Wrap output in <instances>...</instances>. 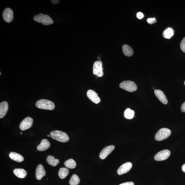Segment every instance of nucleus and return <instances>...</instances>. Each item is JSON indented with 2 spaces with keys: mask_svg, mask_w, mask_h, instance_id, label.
<instances>
[{
  "mask_svg": "<svg viewBox=\"0 0 185 185\" xmlns=\"http://www.w3.org/2000/svg\"><path fill=\"white\" fill-rule=\"evenodd\" d=\"M120 88L129 92H134L137 90V86L134 82L125 81L121 82L119 85Z\"/></svg>",
  "mask_w": 185,
  "mask_h": 185,
  "instance_id": "7ed1b4c3",
  "label": "nucleus"
},
{
  "mask_svg": "<svg viewBox=\"0 0 185 185\" xmlns=\"http://www.w3.org/2000/svg\"><path fill=\"white\" fill-rule=\"evenodd\" d=\"M119 185H134V184L132 182H127L123 183Z\"/></svg>",
  "mask_w": 185,
  "mask_h": 185,
  "instance_id": "c756f323",
  "label": "nucleus"
},
{
  "mask_svg": "<svg viewBox=\"0 0 185 185\" xmlns=\"http://www.w3.org/2000/svg\"><path fill=\"white\" fill-rule=\"evenodd\" d=\"M46 161L50 165L54 167L56 166L59 163L58 159H55L54 157L51 155L48 156L46 159Z\"/></svg>",
  "mask_w": 185,
  "mask_h": 185,
  "instance_id": "6ab92c4d",
  "label": "nucleus"
},
{
  "mask_svg": "<svg viewBox=\"0 0 185 185\" xmlns=\"http://www.w3.org/2000/svg\"><path fill=\"white\" fill-rule=\"evenodd\" d=\"M180 46L181 49L185 53V37L183 38L181 42Z\"/></svg>",
  "mask_w": 185,
  "mask_h": 185,
  "instance_id": "bb28decb",
  "label": "nucleus"
},
{
  "mask_svg": "<svg viewBox=\"0 0 185 185\" xmlns=\"http://www.w3.org/2000/svg\"><path fill=\"white\" fill-rule=\"evenodd\" d=\"M184 84L185 86V81H184Z\"/></svg>",
  "mask_w": 185,
  "mask_h": 185,
  "instance_id": "c9c22d12",
  "label": "nucleus"
},
{
  "mask_svg": "<svg viewBox=\"0 0 185 185\" xmlns=\"http://www.w3.org/2000/svg\"><path fill=\"white\" fill-rule=\"evenodd\" d=\"M79 178L76 174H74L71 176L69 181V184L70 185H78L80 183Z\"/></svg>",
  "mask_w": 185,
  "mask_h": 185,
  "instance_id": "5701e85b",
  "label": "nucleus"
},
{
  "mask_svg": "<svg viewBox=\"0 0 185 185\" xmlns=\"http://www.w3.org/2000/svg\"><path fill=\"white\" fill-rule=\"evenodd\" d=\"M35 105L38 108L48 110H53L55 108L53 102L45 99L38 100L36 102Z\"/></svg>",
  "mask_w": 185,
  "mask_h": 185,
  "instance_id": "f03ea898",
  "label": "nucleus"
},
{
  "mask_svg": "<svg viewBox=\"0 0 185 185\" xmlns=\"http://www.w3.org/2000/svg\"><path fill=\"white\" fill-rule=\"evenodd\" d=\"M20 134H22V132H20Z\"/></svg>",
  "mask_w": 185,
  "mask_h": 185,
  "instance_id": "72a5a7b5",
  "label": "nucleus"
},
{
  "mask_svg": "<svg viewBox=\"0 0 185 185\" xmlns=\"http://www.w3.org/2000/svg\"><path fill=\"white\" fill-rule=\"evenodd\" d=\"M87 96L90 101L96 104H99L101 101L98 94L93 90H88L87 92Z\"/></svg>",
  "mask_w": 185,
  "mask_h": 185,
  "instance_id": "1a4fd4ad",
  "label": "nucleus"
},
{
  "mask_svg": "<svg viewBox=\"0 0 185 185\" xmlns=\"http://www.w3.org/2000/svg\"><path fill=\"white\" fill-rule=\"evenodd\" d=\"M134 111L129 108H127L124 112V117L127 119H132L134 118Z\"/></svg>",
  "mask_w": 185,
  "mask_h": 185,
  "instance_id": "b1692460",
  "label": "nucleus"
},
{
  "mask_svg": "<svg viewBox=\"0 0 185 185\" xmlns=\"http://www.w3.org/2000/svg\"><path fill=\"white\" fill-rule=\"evenodd\" d=\"M163 35L165 38L170 39L174 35V31L172 28H168L164 31Z\"/></svg>",
  "mask_w": 185,
  "mask_h": 185,
  "instance_id": "aec40b11",
  "label": "nucleus"
},
{
  "mask_svg": "<svg viewBox=\"0 0 185 185\" xmlns=\"http://www.w3.org/2000/svg\"><path fill=\"white\" fill-rule=\"evenodd\" d=\"M156 22L155 18H149L147 19V22L150 24H152Z\"/></svg>",
  "mask_w": 185,
  "mask_h": 185,
  "instance_id": "cd10ccee",
  "label": "nucleus"
},
{
  "mask_svg": "<svg viewBox=\"0 0 185 185\" xmlns=\"http://www.w3.org/2000/svg\"><path fill=\"white\" fill-rule=\"evenodd\" d=\"M170 155V151L167 150H163L158 152L156 154L154 158L156 161H163L167 159Z\"/></svg>",
  "mask_w": 185,
  "mask_h": 185,
  "instance_id": "423d86ee",
  "label": "nucleus"
},
{
  "mask_svg": "<svg viewBox=\"0 0 185 185\" xmlns=\"http://www.w3.org/2000/svg\"><path fill=\"white\" fill-rule=\"evenodd\" d=\"M69 173V170L65 168H61L59 169L58 176L61 179H64L68 176Z\"/></svg>",
  "mask_w": 185,
  "mask_h": 185,
  "instance_id": "4be33fe9",
  "label": "nucleus"
},
{
  "mask_svg": "<svg viewBox=\"0 0 185 185\" xmlns=\"http://www.w3.org/2000/svg\"><path fill=\"white\" fill-rule=\"evenodd\" d=\"M44 15L42 13H40L38 15H35L33 18L34 21L38 23H42Z\"/></svg>",
  "mask_w": 185,
  "mask_h": 185,
  "instance_id": "a878e982",
  "label": "nucleus"
},
{
  "mask_svg": "<svg viewBox=\"0 0 185 185\" xmlns=\"http://www.w3.org/2000/svg\"><path fill=\"white\" fill-rule=\"evenodd\" d=\"M103 63L100 61L94 62L93 66V74L99 77H102L104 75Z\"/></svg>",
  "mask_w": 185,
  "mask_h": 185,
  "instance_id": "39448f33",
  "label": "nucleus"
},
{
  "mask_svg": "<svg viewBox=\"0 0 185 185\" xmlns=\"http://www.w3.org/2000/svg\"><path fill=\"white\" fill-rule=\"evenodd\" d=\"M13 172L15 176L20 178H24L27 175L26 171L23 169H15L13 170Z\"/></svg>",
  "mask_w": 185,
  "mask_h": 185,
  "instance_id": "a211bd4d",
  "label": "nucleus"
},
{
  "mask_svg": "<svg viewBox=\"0 0 185 185\" xmlns=\"http://www.w3.org/2000/svg\"><path fill=\"white\" fill-rule=\"evenodd\" d=\"M9 156L13 160L19 163L22 162L24 159V157L20 154L14 152H11L10 153Z\"/></svg>",
  "mask_w": 185,
  "mask_h": 185,
  "instance_id": "dca6fc26",
  "label": "nucleus"
},
{
  "mask_svg": "<svg viewBox=\"0 0 185 185\" xmlns=\"http://www.w3.org/2000/svg\"><path fill=\"white\" fill-rule=\"evenodd\" d=\"M122 49L123 54L127 56L130 57L134 55V50L130 46L125 44L122 46Z\"/></svg>",
  "mask_w": 185,
  "mask_h": 185,
  "instance_id": "f3484780",
  "label": "nucleus"
},
{
  "mask_svg": "<svg viewBox=\"0 0 185 185\" xmlns=\"http://www.w3.org/2000/svg\"><path fill=\"white\" fill-rule=\"evenodd\" d=\"M154 92L156 96L162 103L164 104H167L168 102L166 96L162 91L156 89L154 90Z\"/></svg>",
  "mask_w": 185,
  "mask_h": 185,
  "instance_id": "ddd939ff",
  "label": "nucleus"
},
{
  "mask_svg": "<svg viewBox=\"0 0 185 185\" xmlns=\"http://www.w3.org/2000/svg\"><path fill=\"white\" fill-rule=\"evenodd\" d=\"M144 16L143 13L141 12H138L136 14V17L139 19H141L143 18Z\"/></svg>",
  "mask_w": 185,
  "mask_h": 185,
  "instance_id": "c85d7f7f",
  "label": "nucleus"
},
{
  "mask_svg": "<svg viewBox=\"0 0 185 185\" xmlns=\"http://www.w3.org/2000/svg\"><path fill=\"white\" fill-rule=\"evenodd\" d=\"M59 1L58 0H51V3L54 4H56L59 2Z\"/></svg>",
  "mask_w": 185,
  "mask_h": 185,
  "instance_id": "2f4dec72",
  "label": "nucleus"
},
{
  "mask_svg": "<svg viewBox=\"0 0 185 185\" xmlns=\"http://www.w3.org/2000/svg\"><path fill=\"white\" fill-rule=\"evenodd\" d=\"M42 23L44 25H49L53 24L54 21L49 15H44Z\"/></svg>",
  "mask_w": 185,
  "mask_h": 185,
  "instance_id": "393cba45",
  "label": "nucleus"
},
{
  "mask_svg": "<svg viewBox=\"0 0 185 185\" xmlns=\"http://www.w3.org/2000/svg\"><path fill=\"white\" fill-rule=\"evenodd\" d=\"M182 170L183 172L185 173V163L182 165Z\"/></svg>",
  "mask_w": 185,
  "mask_h": 185,
  "instance_id": "473e14b6",
  "label": "nucleus"
},
{
  "mask_svg": "<svg viewBox=\"0 0 185 185\" xmlns=\"http://www.w3.org/2000/svg\"><path fill=\"white\" fill-rule=\"evenodd\" d=\"M1 72H0V74H1Z\"/></svg>",
  "mask_w": 185,
  "mask_h": 185,
  "instance_id": "e433bc0d",
  "label": "nucleus"
},
{
  "mask_svg": "<svg viewBox=\"0 0 185 185\" xmlns=\"http://www.w3.org/2000/svg\"><path fill=\"white\" fill-rule=\"evenodd\" d=\"M49 136H49V135H47V136L48 137H49Z\"/></svg>",
  "mask_w": 185,
  "mask_h": 185,
  "instance_id": "f704fd0d",
  "label": "nucleus"
},
{
  "mask_svg": "<svg viewBox=\"0 0 185 185\" xmlns=\"http://www.w3.org/2000/svg\"><path fill=\"white\" fill-rule=\"evenodd\" d=\"M50 136L54 139L61 142H66L69 140V136L66 133L60 131H53L50 133Z\"/></svg>",
  "mask_w": 185,
  "mask_h": 185,
  "instance_id": "f257e3e1",
  "label": "nucleus"
},
{
  "mask_svg": "<svg viewBox=\"0 0 185 185\" xmlns=\"http://www.w3.org/2000/svg\"><path fill=\"white\" fill-rule=\"evenodd\" d=\"M115 146L111 145L106 146L102 150L99 154V157L102 159H104L115 149Z\"/></svg>",
  "mask_w": 185,
  "mask_h": 185,
  "instance_id": "9b49d317",
  "label": "nucleus"
},
{
  "mask_svg": "<svg viewBox=\"0 0 185 185\" xmlns=\"http://www.w3.org/2000/svg\"><path fill=\"white\" fill-rule=\"evenodd\" d=\"M3 17L5 22L10 23L13 20V13L12 9L9 8H7L3 10Z\"/></svg>",
  "mask_w": 185,
  "mask_h": 185,
  "instance_id": "6e6552de",
  "label": "nucleus"
},
{
  "mask_svg": "<svg viewBox=\"0 0 185 185\" xmlns=\"http://www.w3.org/2000/svg\"><path fill=\"white\" fill-rule=\"evenodd\" d=\"M132 163L129 162L123 164L118 169L117 173L119 175L126 173L130 170L132 168Z\"/></svg>",
  "mask_w": 185,
  "mask_h": 185,
  "instance_id": "9d476101",
  "label": "nucleus"
},
{
  "mask_svg": "<svg viewBox=\"0 0 185 185\" xmlns=\"http://www.w3.org/2000/svg\"><path fill=\"white\" fill-rule=\"evenodd\" d=\"M50 146L51 144L49 140L46 139H44L38 146L37 149L39 151H45L50 147Z\"/></svg>",
  "mask_w": 185,
  "mask_h": 185,
  "instance_id": "4468645a",
  "label": "nucleus"
},
{
  "mask_svg": "<svg viewBox=\"0 0 185 185\" xmlns=\"http://www.w3.org/2000/svg\"><path fill=\"white\" fill-rule=\"evenodd\" d=\"M64 165L67 168L73 169L76 167L77 164L74 160L70 159L65 161Z\"/></svg>",
  "mask_w": 185,
  "mask_h": 185,
  "instance_id": "412c9836",
  "label": "nucleus"
},
{
  "mask_svg": "<svg viewBox=\"0 0 185 185\" xmlns=\"http://www.w3.org/2000/svg\"><path fill=\"white\" fill-rule=\"evenodd\" d=\"M45 175L46 172L43 166L41 164L38 165L36 170V178L38 180H40Z\"/></svg>",
  "mask_w": 185,
  "mask_h": 185,
  "instance_id": "f8f14e48",
  "label": "nucleus"
},
{
  "mask_svg": "<svg viewBox=\"0 0 185 185\" xmlns=\"http://www.w3.org/2000/svg\"><path fill=\"white\" fill-rule=\"evenodd\" d=\"M171 134V131L169 129L166 128H161L155 134V140L157 141H161L168 138Z\"/></svg>",
  "mask_w": 185,
  "mask_h": 185,
  "instance_id": "20e7f679",
  "label": "nucleus"
},
{
  "mask_svg": "<svg viewBox=\"0 0 185 185\" xmlns=\"http://www.w3.org/2000/svg\"><path fill=\"white\" fill-rule=\"evenodd\" d=\"M8 103L6 101L2 102L0 104V118L4 117L8 109Z\"/></svg>",
  "mask_w": 185,
  "mask_h": 185,
  "instance_id": "2eb2a0df",
  "label": "nucleus"
},
{
  "mask_svg": "<svg viewBox=\"0 0 185 185\" xmlns=\"http://www.w3.org/2000/svg\"><path fill=\"white\" fill-rule=\"evenodd\" d=\"M181 111L185 113V102L183 103L181 108Z\"/></svg>",
  "mask_w": 185,
  "mask_h": 185,
  "instance_id": "7c9ffc66",
  "label": "nucleus"
},
{
  "mask_svg": "<svg viewBox=\"0 0 185 185\" xmlns=\"http://www.w3.org/2000/svg\"><path fill=\"white\" fill-rule=\"evenodd\" d=\"M33 122V119L29 117H26L20 123V129L24 131L30 128L32 126Z\"/></svg>",
  "mask_w": 185,
  "mask_h": 185,
  "instance_id": "0eeeda50",
  "label": "nucleus"
}]
</instances>
